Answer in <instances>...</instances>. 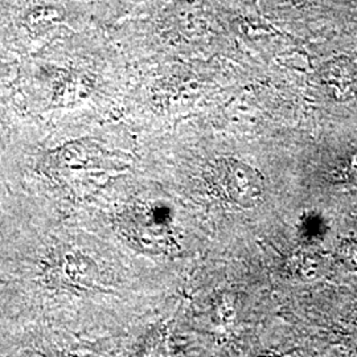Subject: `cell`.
<instances>
[{
	"mask_svg": "<svg viewBox=\"0 0 357 357\" xmlns=\"http://www.w3.org/2000/svg\"><path fill=\"white\" fill-rule=\"evenodd\" d=\"M119 290L89 228L24 196L0 237V305L11 323V356L88 355L103 302Z\"/></svg>",
	"mask_w": 357,
	"mask_h": 357,
	"instance_id": "6da1fadb",
	"label": "cell"
},
{
	"mask_svg": "<svg viewBox=\"0 0 357 357\" xmlns=\"http://www.w3.org/2000/svg\"><path fill=\"white\" fill-rule=\"evenodd\" d=\"M128 196L115 204L91 197L70 216L86 228L103 225L115 240L135 255L163 258L178 246V230L168 205L151 195Z\"/></svg>",
	"mask_w": 357,
	"mask_h": 357,
	"instance_id": "7a4b0ae2",
	"label": "cell"
},
{
	"mask_svg": "<svg viewBox=\"0 0 357 357\" xmlns=\"http://www.w3.org/2000/svg\"><path fill=\"white\" fill-rule=\"evenodd\" d=\"M204 176L208 190L216 199L241 209L257 206L266 191L262 174L236 158L222 156L212 160Z\"/></svg>",
	"mask_w": 357,
	"mask_h": 357,
	"instance_id": "3957f363",
	"label": "cell"
},
{
	"mask_svg": "<svg viewBox=\"0 0 357 357\" xmlns=\"http://www.w3.org/2000/svg\"><path fill=\"white\" fill-rule=\"evenodd\" d=\"M23 195L13 188L0 160V237L15 221L23 205Z\"/></svg>",
	"mask_w": 357,
	"mask_h": 357,
	"instance_id": "277c9868",
	"label": "cell"
},
{
	"mask_svg": "<svg viewBox=\"0 0 357 357\" xmlns=\"http://www.w3.org/2000/svg\"><path fill=\"white\" fill-rule=\"evenodd\" d=\"M287 268L296 280L310 281L319 274L320 259L312 252L296 250L289 257Z\"/></svg>",
	"mask_w": 357,
	"mask_h": 357,
	"instance_id": "5b68a950",
	"label": "cell"
},
{
	"mask_svg": "<svg viewBox=\"0 0 357 357\" xmlns=\"http://www.w3.org/2000/svg\"><path fill=\"white\" fill-rule=\"evenodd\" d=\"M340 68H331L327 73V84L332 89L339 90L342 96L351 94L355 88V77L351 69L339 65Z\"/></svg>",
	"mask_w": 357,
	"mask_h": 357,
	"instance_id": "8992f818",
	"label": "cell"
},
{
	"mask_svg": "<svg viewBox=\"0 0 357 357\" xmlns=\"http://www.w3.org/2000/svg\"><path fill=\"white\" fill-rule=\"evenodd\" d=\"M11 351V323L0 305V356H10Z\"/></svg>",
	"mask_w": 357,
	"mask_h": 357,
	"instance_id": "52a82bcc",
	"label": "cell"
},
{
	"mask_svg": "<svg viewBox=\"0 0 357 357\" xmlns=\"http://www.w3.org/2000/svg\"><path fill=\"white\" fill-rule=\"evenodd\" d=\"M339 258L352 270H357V243L356 241H347L339 249Z\"/></svg>",
	"mask_w": 357,
	"mask_h": 357,
	"instance_id": "ba28073f",
	"label": "cell"
}]
</instances>
